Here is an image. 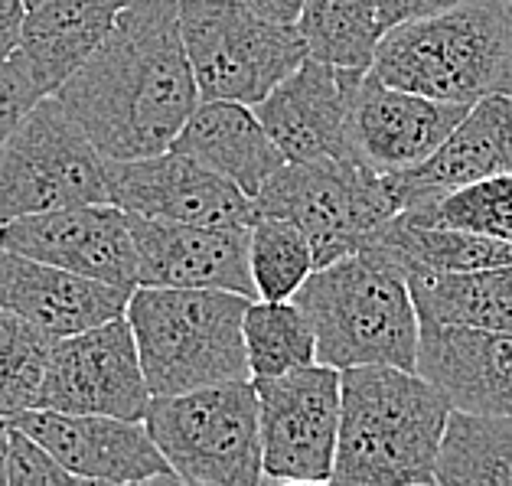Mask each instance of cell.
I'll return each mask as SVG.
<instances>
[{
  "instance_id": "cell-33",
  "label": "cell",
  "mask_w": 512,
  "mask_h": 486,
  "mask_svg": "<svg viewBox=\"0 0 512 486\" xmlns=\"http://www.w3.org/2000/svg\"><path fill=\"white\" fill-rule=\"evenodd\" d=\"M457 4H464V0H382V17L389 27H395V23H405L415 17L441 14V10H451Z\"/></svg>"
},
{
  "instance_id": "cell-39",
  "label": "cell",
  "mask_w": 512,
  "mask_h": 486,
  "mask_svg": "<svg viewBox=\"0 0 512 486\" xmlns=\"http://www.w3.org/2000/svg\"><path fill=\"white\" fill-rule=\"evenodd\" d=\"M0 229H4V222H0Z\"/></svg>"
},
{
  "instance_id": "cell-9",
  "label": "cell",
  "mask_w": 512,
  "mask_h": 486,
  "mask_svg": "<svg viewBox=\"0 0 512 486\" xmlns=\"http://www.w3.org/2000/svg\"><path fill=\"white\" fill-rule=\"evenodd\" d=\"M79 203H108V160L59 95H43L0 147V222Z\"/></svg>"
},
{
  "instance_id": "cell-3",
  "label": "cell",
  "mask_w": 512,
  "mask_h": 486,
  "mask_svg": "<svg viewBox=\"0 0 512 486\" xmlns=\"http://www.w3.org/2000/svg\"><path fill=\"white\" fill-rule=\"evenodd\" d=\"M317 333V363L333 369H415L421 317L402 265L379 245L317 268L294 297Z\"/></svg>"
},
{
  "instance_id": "cell-19",
  "label": "cell",
  "mask_w": 512,
  "mask_h": 486,
  "mask_svg": "<svg viewBox=\"0 0 512 486\" xmlns=\"http://www.w3.org/2000/svg\"><path fill=\"white\" fill-rule=\"evenodd\" d=\"M512 170V95H486L473 102L441 147L421 164L385 173L398 206L434 203L454 190Z\"/></svg>"
},
{
  "instance_id": "cell-35",
  "label": "cell",
  "mask_w": 512,
  "mask_h": 486,
  "mask_svg": "<svg viewBox=\"0 0 512 486\" xmlns=\"http://www.w3.org/2000/svg\"><path fill=\"white\" fill-rule=\"evenodd\" d=\"M252 10H258L261 17H268L274 23H297L307 0H242Z\"/></svg>"
},
{
  "instance_id": "cell-34",
  "label": "cell",
  "mask_w": 512,
  "mask_h": 486,
  "mask_svg": "<svg viewBox=\"0 0 512 486\" xmlns=\"http://www.w3.org/2000/svg\"><path fill=\"white\" fill-rule=\"evenodd\" d=\"M23 0H0V56H10L20 43V27H23Z\"/></svg>"
},
{
  "instance_id": "cell-31",
  "label": "cell",
  "mask_w": 512,
  "mask_h": 486,
  "mask_svg": "<svg viewBox=\"0 0 512 486\" xmlns=\"http://www.w3.org/2000/svg\"><path fill=\"white\" fill-rule=\"evenodd\" d=\"M72 480L76 477L33 434L14 425V431H10V457H7V486H56Z\"/></svg>"
},
{
  "instance_id": "cell-11",
  "label": "cell",
  "mask_w": 512,
  "mask_h": 486,
  "mask_svg": "<svg viewBox=\"0 0 512 486\" xmlns=\"http://www.w3.org/2000/svg\"><path fill=\"white\" fill-rule=\"evenodd\" d=\"M151 398L131 323L115 317L53 340L36 408L144 421Z\"/></svg>"
},
{
  "instance_id": "cell-5",
  "label": "cell",
  "mask_w": 512,
  "mask_h": 486,
  "mask_svg": "<svg viewBox=\"0 0 512 486\" xmlns=\"http://www.w3.org/2000/svg\"><path fill=\"white\" fill-rule=\"evenodd\" d=\"M252 297L209 288L137 284L128 317L147 385L154 395H180L206 385L252 379L242 320Z\"/></svg>"
},
{
  "instance_id": "cell-27",
  "label": "cell",
  "mask_w": 512,
  "mask_h": 486,
  "mask_svg": "<svg viewBox=\"0 0 512 486\" xmlns=\"http://www.w3.org/2000/svg\"><path fill=\"white\" fill-rule=\"evenodd\" d=\"M242 336L252 379L317 363V333L297 301H248Z\"/></svg>"
},
{
  "instance_id": "cell-14",
  "label": "cell",
  "mask_w": 512,
  "mask_h": 486,
  "mask_svg": "<svg viewBox=\"0 0 512 486\" xmlns=\"http://www.w3.org/2000/svg\"><path fill=\"white\" fill-rule=\"evenodd\" d=\"M85 483H180L144 421L30 408L10 418Z\"/></svg>"
},
{
  "instance_id": "cell-7",
  "label": "cell",
  "mask_w": 512,
  "mask_h": 486,
  "mask_svg": "<svg viewBox=\"0 0 512 486\" xmlns=\"http://www.w3.org/2000/svg\"><path fill=\"white\" fill-rule=\"evenodd\" d=\"M180 33L199 95L252 108L310 56L297 23H274L242 0H180Z\"/></svg>"
},
{
  "instance_id": "cell-18",
  "label": "cell",
  "mask_w": 512,
  "mask_h": 486,
  "mask_svg": "<svg viewBox=\"0 0 512 486\" xmlns=\"http://www.w3.org/2000/svg\"><path fill=\"white\" fill-rule=\"evenodd\" d=\"M415 372L451 408L512 418V333L421 320Z\"/></svg>"
},
{
  "instance_id": "cell-32",
  "label": "cell",
  "mask_w": 512,
  "mask_h": 486,
  "mask_svg": "<svg viewBox=\"0 0 512 486\" xmlns=\"http://www.w3.org/2000/svg\"><path fill=\"white\" fill-rule=\"evenodd\" d=\"M43 92L36 89L27 66L17 59V53L0 56V147L23 121V115L40 102Z\"/></svg>"
},
{
  "instance_id": "cell-1",
  "label": "cell",
  "mask_w": 512,
  "mask_h": 486,
  "mask_svg": "<svg viewBox=\"0 0 512 486\" xmlns=\"http://www.w3.org/2000/svg\"><path fill=\"white\" fill-rule=\"evenodd\" d=\"M56 95L105 160L170 151L203 102L180 33V0H128Z\"/></svg>"
},
{
  "instance_id": "cell-30",
  "label": "cell",
  "mask_w": 512,
  "mask_h": 486,
  "mask_svg": "<svg viewBox=\"0 0 512 486\" xmlns=\"http://www.w3.org/2000/svg\"><path fill=\"white\" fill-rule=\"evenodd\" d=\"M415 222H434V226H457L496 239H512V170L496 173L454 190L434 203H421L402 209Z\"/></svg>"
},
{
  "instance_id": "cell-4",
  "label": "cell",
  "mask_w": 512,
  "mask_h": 486,
  "mask_svg": "<svg viewBox=\"0 0 512 486\" xmlns=\"http://www.w3.org/2000/svg\"><path fill=\"white\" fill-rule=\"evenodd\" d=\"M372 72L437 102L473 105L486 95H512L509 0H464L431 17L385 30Z\"/></svg>"
},
{
  "instance_id": "cell-24",
  "label": "cell",
  "mask_w": 512,
  "mask_h": 486,
  "mask_svg": "<svg viewBox=\"0 0 512 486\" xmlns=\"http://www.w3.org/2000/svg\"><path fill=\"white\" fill-rule=\"evenodd\" d=\"M382 252H389L405 274L411 271H477L496 268L512 261V239L457 229V226H434V222H415L405 213L385 222L376 235Z\"/></svg>"
},
{
  "instance_id": "cell-8",
  "label": "cell",
  "mask_w": 512,
  "mask_h": 486,
  "mask_svg": "<svg viewBox=\"0 0 512 486\" xmlns=\"http://www.w3.org/2000/svg\"><path fill=\"white\" fill-rule=\"evenodd\" d=\"M261 216L294 222L314 248L317 268L369 248L402 213L382 173L356 160L284 164L255 196Z\"/></svg>"
},
{
  "instance_id": "cell-15",
  "label": "cell",
  "mask_w": 512,
  "mask_h": 486,
  "mask_svg": "<svg viewBox=\"0 0 512 486\" xmlns=\"http://www.w3.org/2000/svg\"><path fill=\"white\" fill-rule=\"evenodd\" d=\"M362 72L366 69H343L307 56L255 105L258 121L287 164L356 160L349 144V105Z\"/></svg>"
},
{
  "instance_id": "cell-38",
  "label": "cell",
  "mask_w": 512,
  "mask_h": 486,
  "mask_svg": "<svg viewBox=\"0 0 512 486\" xmlns=\"http://www.w3.org/2000/svg\"><path fill=\"white\" fill-rule=\"evenodd\" d=\"M509 14H512V0H509Z\"/></svg>"
},
{
  "instance_id": "cell-16",
  "label": "cell",
  "mask_w": 512,
  "mask_h": 486,
  "mask_svg": "<svg viewBox=\"0 0 512 486\" xmlns=\"http://www.w3.org/2000/svg\"><path fill=\"white\" fill-rule=\"evenodd\" d=\"M470 105L437 102V98L395 89L366 69L356 82L349 105V144L362 167L376 173H398L431 157L451 134Z\"/></svg>"
},
{
  "instance_id": "cell-25",
  "label": "cell",
  "mask_w": 512,
  "mask_h": 486,
  "mask_svg": "<svg viewBox=\"0 0 512 486\" xmlns=\"http://www.w3.org/2000/svg\"><path fill=\"white\" fill-rule=\"evenodd\" d=\"M441 486H512V418L451 408L434 460Z\"/></svg>"
},
{
  "instance_id": "cell-6",
  "label": "cell",
  "mask_w": 512,
  "mask_h": 486,
  "mask_svg": "<svg viewBox=\"0 0 512 486\" xmlns=\"http://www.w3.org/2000/svg\"><path fill=\"white\" fill-rule=\"evenodd\" d=\"M157 447L190 486L261 483L258 389L235 379L180 395H154L144 418Z\"/></svg>"
},
{
  "instance_id": "cell-13",
  "label": "cell",
  "mask_w": 512,
  "mask_h": 486,
  "mask_svg": "<svg viewBox=\"0 0 512 486\" xmlns=\"http://www.w3.org/2000/svg\"><path fill=\"white\" fill-rule=\"evenodd\" d=\"M0 248L121 288H137L131 216L115 203H79L4 222Z\"/></svg>"
},
{
  "instance_id": "cell-37",
  "label": "cell",
  "mask_w": 512,
  "mask_h": 486,
  "mask_svg": "<svg viewBox=\"0 0 512 486\" xmlns=\"http://www.w3.org/2000/svg\"><path fill=\"white\" fill-rule=\"evenodd\" d=\"M36 4H40V0H23V7H27V10H30V7H36Z\"/></svg>"
},
{
  "instance_id": "cell-12",
  "label": "cell",
  "mask_w": 512,
  "mask_h": 486,
  "mask_svg": "<svg viewBox=\"0 0 512 486\" xmlns=\"http://www.w3.org/2000/svg\"><path fill=\"white\" fill-rule=\"evenodd\" d=\"M108 203L134 216L196 226L248 229L258 216L255 199L242 186L177 147L154 157L108 160Z\"/></svg>"
},
{
  "instance_id": "cell-36",
  "label": "cell",
  "mask_w": 512,
  "mask_h": 486,
  "mask_svg": "<svg viewBox=\"0 0 512 486\" xmlns=\"http://www.w3.org/2000/svg\"><path fill=\"white\" fill-rule=\"evenodd\" d=\"M10 418H0V486H7V457H10Z\"/></svg>"
},
{
  "instance_id": "cell-17",
  "label": "cell",
  "mask_w": 512,
  "mask_h": 486,
  "mask_svg": "<svg viewBox=\"0 0 512 486\" xmlns=\"http://www.w3.org/2000/svg\"><path fill=\"white\" fill-rule=\"evenodd\" d=\"M128 216L137 248V284L235 291L255 301V281L248 268L252 226H196V222Z\"/></svg>"
},
{
  "instance_id": "cell-22",
  "label": "cell",
  "mask_w": 512,
  "mask_h": 486,
  "mask_svg": "<svg viewBox=\"0 0 512 486\" xmlns=\"http://www.w3.org/2000/svg\"><path fill=\"white\" fill-rule=\"evenodd\" d=\"M173 147L242 186L252 199L287 164L255 108L226 98H203Z\"/></svg>"
},
{
  "instance_id": "cell-29",
  "label": "cell",
  "mask_w": 512,
  "mask_h": 486,
  "mask_svg": "<svg viewBox=\"0 0 512 486\" xmlns=\"http://www.w3.org/2000/svg\"><path fill=\"white\" fill-rule=\"evenodd\" d=\"M53 336L0 307V418L40 405V385Z\"/></svg>"
},
{
  "instance_id": "cell-23",
  "label": "cell",
  "mask_w": 512,
  "mask_h": 486,
  "mask_svg": "<svg viewBox=\"0 0 512 486\" xmlns=\"http://www.w3.org/2000/svg\"><path fill=\"white\" fill-rule=\"evenodd\" d=\"M408 284L421 320L512 333V261L477 271H411Z\"/></svg>"
},
{
  "instance_id": "cell-10",
  "label": "cell",
  "mask_w": 512,
  "mask_h": 486,
  "mask_svg": "<svg viewBox=\"0 0 512 486\" xmlns=\"http://www.w3.org/2000/svg\"><path fill=\"white\" fill-rule=\"evenodd\" d=\"M258 389L261 480L333 483L340 441V369L310 363L252 379Z\"/></svg>"
},
{
  "instance_id": "cell-20",
  "label": "cell",
  "mask_w": 512,
  "mask_h": 486,
  "mask_svg": "<svg viewBox=\"0 0 512 486\" xmlns=\"http://www.w3.org/2000/svg\"><path fill=\"white\" fill-rule=\"evenodd\" d=\"M131 291L0 248V307L53 340L124 317Z\"/></svg>"
},
{
  "instance_id": "cell-26",
  "label": "cell",
  "mask_w": 512,
  "mask_h": 486,
  "mask_svg": "<svg viewBox=\"0 0 512 486\" xmlns=\"http://www.w3.org/2000/svg\"><path fill=\"white\" fill-rule=\"evenodd\" d=\"M297 30L314 59L343 69H372L389 23L382 17V0H307Z\"/></svg>"
},
{
  "instance_id": "cell-2",
  "label": "cell",
  "mask_w": 512,
  "mask_h": 486,
  "mask_svg": "<svg viewBox=\"0 0 512 486\" xmlns=\"http://www.w3.org/2000/svg\"><path fill=\"white\" fill-rule=\"evenodd\" d=\"M340 405L333 483H434V460L451 402L428 379L398 366L340 369Z\"/></svg>"
},
{
  "instance_id": "cell-21",
  "label": "cell",
  "mask_w": 512,
  "mask_h": 486,
  "mask_svg": "<svg viewBox=\"0 0 512 486\" xmlns=\"http://www.w3.org/2000/svg\"><path fill=\"white\" fill-rule=\"evenodd\" d=\"M128 0H40L23 14L17 59L43 95H56L115 27Z\"/></svg>"
},
{
  "instance_id": "cell-28",
  "label": "cell",
  "mask_w": 512,
  "mask_h": 486,
  "mask_svg": "<svg viewBox=\"0 0 512 486\" xmlns=\"http://www.w3.org/2000/svg\"><path fill=\"white\" fill-rule=\"evenodd\" d=\"M248 268L255 281V301H294L317 271V258L294 222L258 213L248 232Z\"/></svg>"
}]
</instances>
